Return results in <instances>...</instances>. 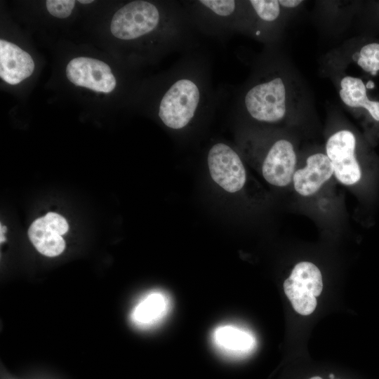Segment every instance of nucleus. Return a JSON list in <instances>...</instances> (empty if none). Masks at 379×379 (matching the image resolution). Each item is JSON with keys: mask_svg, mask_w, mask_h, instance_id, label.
Here are the masks:
<instances>
[{"mask_svg": "<svg viewBox=\"0 0 379 379\" xmlns=\"http://www.w3.org/2000/svg\"><path fill=\"white\" fill-rule=\"evenodd\" d=\"M244 104L254 119L267 123L279 121L288 110L287 86L279 77L259 83L248 91Z\"/></svg>", "mask_w": 379, "mask_h": 379, "instance_id": "obj_1", "label": "nucleus"}, {"mask_svg": "<svg viewBox=\"0 0 379 379\" xmlns=\"http://www.w3.org/2000/svg\"><path fill=\"white\" fill-rule=\"evenodd\" d=\"M199 100L200 91L196 83L189 79H178L164 95L159 116L167 127L182 128L194 117Z\"/></svg>", "mask_w": 379, "mask_h": 379, "instance_id": "obj_2", "label": "nucleus"}, {"mask_svg": "<svg viewBox=\"0 0 379 379\" xmlns=\"http://www.w3.org/2000/svg\"><path fill=\"white\" fill-rule=\"evenodd\" d=\"M284 289L294 310L302 315H309L314 311L316 297L323 289L321 273L314 264L300 262L284 281Z\"/></svg>", "mask_w": 379, "mask_h": 379, "instance_id": "obj_3", "label": "nucleus"}, {"mask_svg": "<svg viewBox=\"0 0 379 379\" xmlns=\"http://www.w3.org/2000/svg\"><path fill=\"white\" fill-rule=\"evenodd\" d=\"M159 20L160 13L153 4L145 1H133L115 13L110 30L118 39L131 40L153 31Z\"/></svg>", "mask_w": 379, "mask_h": 379, "instance_id": "obj_4", "label": "nucleus"}, {"mask_svg": "<svg viewBox=\"0 0 379 379\" xmlns=\"http://www.w3.org/2000/svg\"><path fill=\"white\" fill-rule=\"evenodd\" d=\"M207 162L213 180L224 190L234 193L242 189L246 180V170L237 152L225 143L210 149Z\"/></svg>", "mask_w": 379, "mask_h": 379, "instance_id": "obj_5", "label": "nucleus"}, {"mask_svg": "<svg viewBox=\"0 0 379 379\" xmlns=\"http://www.w3.org/2000/svg\"><path fill=\"white\" fill-rule=\"evenodd\" d=\"M356 138L347 130H342L333 134L326 145V155L332 163L333 173L343 185H352L361 178L360 166L354 152Z\"/></svg>", "mask_w": 379, "mask_h": 379, "instance_id": "obj_6", "label": "nucleus"}, {"mask_svg": "<svg viewBox=\"0 0 379 379\" xmlns=\"http://www.w3.org/2000/svg\"><path fill=\"white\" fill-rule=\"evenodd\" d=\"M66 75L74 85L95 92L108 93L116 86V79L109 65L94 58L72 59L67 65Z\"/></svg>", "mask_w": 379, "mask_h": 379, "instance_id": "obj_7", "label": "nucleus"}, {"mask_svg": "<svg viewBox=\"0 0 379 379\" xmlns=\"http://www.w3.org/2000/svg\"><path fill=\"white\" fill-rule=\"evenodd\" d=\"M68 229V223L62 215L49 212L32 223L28 230V236L39 253L53 257L64 251L65 242L62 235L65 234Z\"/></svg>", "mask_w": 379, "mask_h": 379, "instance_id": "obj_8", "label": "nucleus"}, {"mask_svg": "<svg viewBox=\"0 0 379 379\" xmlns=\"http://www.w3.org/2000/svg\"><path fill=\"white\" fill-rule=\"evenodd\" d=\"M296 155L293 146L287 140L276 141L267 152L262 167L265 180L274 186L284 187L293 180Z\"/></svg>", "mask_w": 379, "mask_h": 379, "instance_id": "obj_9", "label": "nucleus"}, {"mask_svg": "<svg viewBox=\"0 0 379 379\" xmlns=\"http://www.w3.org/2000/svg\"><path fill=\"white\" fill-rule=\"evenodd\" d=\"M333 174L331 161L326 154L317 153L310 156L305 168L295 171L294 188L300 195L311 196Z\"/></svg>", "mask_w": 379, "mask_h": 379, "instance_id": "obj_10", "label": "nucleus"}, {"mask_svg": "<svg viewBox=\"0 0 379 379\" xmlns=\"http://www.w3.org/2000/svg\"><path fill=\"white\" fill-rule=\"evenodd\" d=\"M34 62L31 55L17 45L0 40V77L15 85L31 76Z\"/></svg>", "mask_w": 379, "mask_h": 379, "instance_id": "obj_11", "label": "nucleus"}, {"mask_svg": "<svg viewBox=\"0 0 379 379\" xmlns=\"http://www.w3.org/2000/svg\"><path fill=\"white\" fill-rule=\"evenodd\" d=\"M212 341L219 352L227 357H241L250 352L255 346L253 335L247 330L234 324L216 327Z\"/></svg>", "mask_w": 379, "mask_h": 379, "instance_id": "obj_12", "label": "nucleus"}, {"mask_svg": "<svg viewBox=\"0 0 379 379\" xmlns=\"http://www.w3.org/2000/svg\"><path fill=\"white\" fill-rule=\"evenodd\" d=\"M171 309L168 296L161 291H154L142 298L132 313L133 321L141 326H152L161 321Z\"/></svg>", "mask_w": 379, "mask_h": 379, "instance_id": "obj_13", "label": "nucleus"}, {"mask_svg": "<svg viewBox=\"0 0 379 379\" xmlns=\"http://www.w3.org/2000/svg\"><path fill=\"white\" fill-rule=\"evenodd\" d=\"M339 94L347 106L364 108L375 120L379 121V102L368 98L366 86L361 79L351 76L343 77L340 81Z\"/></svg>", "mask_w": 379, "mask_h": 379, "instance_id": "obj_14", "label": "nucleus"}, {"mask_svg": "<svg viewBox=\"0 0 379 379\" xmlns=\"http://www.w3.org/2000/svg\"><path fill=\"white\" fill-rule=\"evenodd\" d=\"M357 61L364 71L375 75L379 71V44L371 43L363 46L357 54Z\"/></svg>", "mask_w": 379, "mask_h": 379, "instance_id": "obj_15", "label": "nucleus"}, {"mask_svg": "<svg viewBox=\"0 0 379 379\" xmlns=\"http://www.w3.org/2000/svg\"><path fill=\"white\" fill-rule=\"evenodd\" d=\"M249 2L262 20L274 21L280 14V4L277 0H251Z\"/></svg>", "mask_w": 379, "mask_h": 379, "instance_id": "obj_16", "label": "nucleus"}, {"mask_svg": "<svg viewBox=\"0 0 379 379\" xmlns=\"http://www.w3.org/2000/svg\"><path fill=\"white\" fill-rule=\"evenodd\" d=\"M48 11L54 17L65 18L68 17L75 5L74 0H48L46 2Z\"/></svg>", "mask_w": 379, "mask_h": 379, "instance_id": "obj_17", "label": "nucleus"}, {"mask_svg": "<svg viewBox=\"0 0 379 379\" xmlns=\"http://www.w3.org/2000/svg\"><path fill=\"white\" fill-rule=\"evenodd\" d=\"M199 2L215 14L222 17L230 15L236 7V2L232 0H201Z\"/></svg>", "mask_w": 379, "mask_h": 379, "instance_id": "obj_18", "label": "nucleus"}, {"mask_svg": "<svg viewBox=\"0 0 379 379\" xmlns=\"http://www.w3.org/2000/svg\"><path fill=\"white\" fill-rule=\"evenodd\" d=\"M279 3L280 6L288 8H295L298 6L300 4L302 3V0H279Z\"/></svg>", "mask_w": 379, "mask_h": 379, "instance_id": "obj_19", "label": "nucleus"}, {"mask_svg": "<svg viewBox=\"0 0 379 379\" xmlns=\"http://www.w3.org/2000/svg\"><path fill=\"white\" fill-rule=\"evenodd\" d=\"M79 2L81 4H90V3L93 2V0H79Z\"/></svg>", "mask_w": 379, "mask_h": 379, "instance_id": "obj_20", "label": "nucleus"}, {"mask_svg": "<svg viewBox=\"0 0 379 379\" xmlns=\"http://www.w3.org/2000/svg\"><path fill=\"white\" fill-rule=\"evenodd\" d=\"M373 86H374V84L372 81H369L366 85V87L368 88H373Z\"/></svg>", "mask_w": 379, "mask_h": 379, "instance_id": "obj_21", "label": "nucleus"}, {"mask_svg": "<svg viewBox=\"0 0 379 379\" xmlns=\"http://www.w3.org/2000/svg\"><path fill=\"white\" fill-rule=\"evenodd\" d=\"M310 379H322V378L319 376H314V377L311 378Z\"/></svg>", "mask_w": 379, "mask_h": 379, "instance_id": "obj_22", "label": "nucleus"}, {"mask_svg": "<svg viewBox=\"0 0 379 379\" xmlns=\"http://www.w3.org/2000/svg\"><path fill=\"white\" fill-rule=\"evenodd\" d=\"M329 377H330L331 379H333V378H334V375H333V374H331V375H329Z\"/></svg>", "mask_w": 379, "mask_h": 379, "instance_id": "obj_23", "label": "nucleus"}]
</instances>
